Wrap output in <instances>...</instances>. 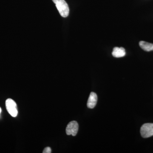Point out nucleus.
<instances>
[{
    "instance_id": "obj_5",
    "label": "nucleus",
    "mask_w": 153,
    "mask_h": 153,
    "mask_svg": "<svg viewBox=\"0 0 153 153\" xmlns=\"http://www.w3.org/2000/svg\"><path fill=\"white\" fill-rule=\"evenodd\" d=\"M97 97L96 94L91 92L89 95L87 102V106L88 108H93L96 105L97 102Z\"/></svg>"
},
{
    "instance_id": "obj_2",
    "label": "nucleus",
    "mask_w": 153,
    "mask_h": 153,
    "mask_svg": "<svg viewBox=\"0 0 153 153\" xmlns=\"http://www.w3.org/2000/svg\"><path fill=\"white\" fill-rule=\"evenodd\" d=\"M6 108L9 113L13 117H16L18 115L17 105L11 99H8L6 101Z\"/></svg>"
},
{
    "instance_id": "obj_6",
    "label": "nucleus",
    "mask_w": 153,
    "mask_h": 153,
    "mask_svg": "<svg viewBox=\"0 0 153 153\" xmlns=\"http://www.w3.org/2000/svg\"><path fill=\"white\" fill-rule=\"evenodd\" d=\"M126 54L125 49L123 47H114L112 52L113 56L117 58L123 57L125 56Z\"/></svg>"
},
{
    "instance_id": "obj_1",
    "label": "nucleus",
    "mask_w": 153,
    "mask_h": 153,
    "mask_svg": "<svg viewBox=\"0 0 153 153\" xmlns=\"http://www.w3.org/2000/svg\"><path fill=\"white\" fill-rule=\"evenodd\" d=\"M61 16L66 18L69 15V9L68 4L65 0H52Z\"/></svg>"
},
{
    "instance_id": "obj_4",
    "label": "nucleus",
    "mask_w": 153,
    "mask_h": 153,
    "mask_svg": "<svg viewBox=\"0 0 153 153\" xmlns=\"http://www.w3.org/2000/svg\"><path fill=\"white\" fill-rule=\"evenodd\" d=\"M78 124L75 121H72L68 124L66 128V133L68 135L75 136L78 131Z\"/></svg>"
},
{
    "instance_id": "obj_7",
    "label": "nucleus",
    "mask_w": 153,
    "mask_h": 153,
    "mask_svg": "<svg viewBox=\"0 0 153 153\" xmlns=\"http://www.w3.org/2000/svg\"><path fill=\"white\" fill-rule=\"evenodd\" d=\"M140 47L145 51L150 52L153 50V44L146 41H141L139 43Z\"/></svg>"
},
{
    "instance_id": "obj_8",
    "label": "nucleus",
    "mask_w": 153,
    "mask_h": 153,
    "mask_svg": "<svg viewBox=\"0 0 153 153\" xmlns=\"http://www.w3.org/2000/svg\"><path fill=\"white\" fill-rule=\"evenodd\" d=\"M52 152V150L50 147H46L43 151V153H51Z\"/></svg>"
},
{
    "instance_id": "obj_3",
    "label": "nucleus",
    "mask_w": 153,
    "mask_h": 153,
    "mask_svg": "<svg viewBox=\"0 0 153 153\" xmlns=\"http://www.w3.org/2000/svg\"><path fill=\"white\" fill-rule=\"evenodd\" d=\"M140 133L143 138H149L153 136V123H145L142 126Z\"/></svg>"
},
{
    "instance_id": "obj_9",
    "label": "nucleus",
    "mask_w": 153,
    "mask_h": 153,
    "mask_svg": "<svg viewBox=\"0 0 153 153\" xmlns=\"http://www.w3.org/2000/svg\"><path fill=\"white\" fill-rule=\"evenodd\" d=\"M1 108H0V114H1Z\"/></svg>"
}]
</instances>
